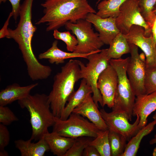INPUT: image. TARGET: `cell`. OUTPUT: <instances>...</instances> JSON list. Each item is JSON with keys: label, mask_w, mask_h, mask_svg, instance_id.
Wrapping results in <instances>:
<instances>
[{"label": "cell", "mask_w": 156, "mask_h": 156, "mask_svg": "<svg viewBox=\"0 0 156 156\" xmlns=\"http://www.w3.org/2000/svg\"><path fill=\"white\" fill-rule=\"evenodd\" d=\"M34 0H24L21 5L19 21L14 29L8 28L6 37L13 39L18 44L27 67L29 76L33 81L44 79L51 71L49 66L42 64L35 56L31 41L37 29L32 21V9Z\"/></svg>", "instance_id": "1"}, {"label": "cell", "mask_w": 156, "mask_h": 156, "mask_svg": "<svg viewBox=\"0 0 156 156\" xmlns=\"http://www.w3.org/2000/svg\"><path fill=\"white\" fill-rule=\"evenodd\" d=\"M41 5L44 15L36 24L47 23V31L57 29L68 22L85 19L88 14L96 13L88 0H46Z\"/></svg>", "instance_id": "2"}, {"label": "cell", "mask_w": 156, "mask_h": 156, "mask_svg": "<svg viewBox=\"0 0 156 156\" xmlns=\"http://www.w3.org/2000/svg\"><path fill=\"white\" fill-rule=\"evenodd\" d=\"M79 61L70 60L54 76L52 89L48 95L51 111L60 118L70 96L75 91L76 83L81 79Z\"/></svg>", "instance_id": "3"}, {"label": "cell", "mask_w": 156, "mask_h": 156, "mask_svg": "<svg viewBox=\"0 0 156 156\" xmlns=\"http://www.w3.org/2000/svg\"><path fill=\"white\" fill-rule=\"evenodd\" d=\"M21 107L26 109L29 114L32 130L30 138L38 140L49 132L48 128L53 126L55 116L50 108L48 96L44 94L29 95L18 101Z\"/></svg>", "instance_id": "4"}, {"label": "cell", "mask_w": 156, "mask_h": 156, "mask_svg": "<svg viewBox=\"0 0 156 156\" xmlns=\"http://www.w3.org/2000/svg\"><path fill=\"white\" fill-rule=\"evenodd\" d=\"M129 57L125 59H111L109 64L115 69L118 76V84L112 110L125 113L129 121L132 120L135 95L127 76V68Z\"/></svg>", "instance_id": "5"}, {"label": "cell", "mask_w": 156, "mask_h": 156, "mask_svg": "<svg viewBox=\"0 0 156 156\" xmlns=\"http://www.w3.org/2000/svg\"><path fill=\"white\" fill-rule=\"evenodd\" d=\"M87 59L88 62L86 65L79 61L81 79H85L91 86L93 94L92 97L96 105L99 107V103L103 107L102 96L97 84L100 75L109 64L110 59L107 56V49L90 54Z\"/></svg>", "instance_id": "6"}, {"label": "cell", "mask_w": 156, "mask_h": 156, "mask_svg": "<svg viewBox=\"0 0 156 156\" xmlns=\"http://www.w3.org/2000/svg\"><path fill=\"white\" fill-rule=\"evenodd\" d=\"M53 132L62 136L76 138L81 137L96 138L100 130L81 115L72 112L66 119L55 117Z\"/></svg>", "instance_id": "7"}, {"label": "cell", "mask_w": 156, "mask_h": 156, "mask_svg": "<svg viewBox=\"0 0 156 156\" xmlns=\"http://www.w3.org/2000/svg\"><path fill=\"white\" fill-rule=\"evenodd\" d=\"M92 24L85 19H81L76 23H67L65 26L77 37L78 44L74 53L87 54L100 49L104 44L101 40L98 33L94 31Z\"/></svg>", "instance_id": "8"}, {"label": "cell", "mask_w": 156, "mask_h": 156, "mask_svg": "<svg viewBox=\"0 0 156 156\" xmlns=\"http://www.w3.org/2000/svg\"><path fill=\"white\" fill-rule=\"evenodd\" d=\"M120 13L116 18L117 26L123 35L127 34L133 25L142 27L145 35L152 34L151 29L147 23L140 13L138 0H127L121 6Z\"/></svg>", "instance_id": "9"}, {"label": "cell", "mask_w": 156, "mask_h": 156, "mask_svg": "<svg viewBox=\"0 0 156 156\" xmlns=\"http://www.w3.org/2000/svg\"><path fill=\"white\" fill-rule=\"evenodd\" d=\"M131 56L129 57L127 73L136 96L145 94L144 87L146 65L145 57L139 54L138 47L129 43Z\"/></svg>", "instance_id": "10"}, {"label": "cell", "mask_w": 156, "mask_h": 156, "mask_svg": "<svg viewBox=\"0 0 156 156\" xmlns=\"http://www.w3.org/2000/svg\"><path fill=\"white\" fill-rule=\"evenodd\" d=\"M101 115L107 125L108 129L120 133L129 140L140 129L138 127L140 117L137 118L133 124L129 122L127 115L124 112L116 110L107 112L103 109H100Z\"/></svg>", "instance_id": "11"}, {"label": "cell", "mask_w": 156, "mask_h": 156, "mask_svg": "<svg viewBox=\"0 0 156 156\" xmlns=\"http://www.w3.org/2000/svg\"><path fill=\"white\" fill-rule=\"evenodd\" d=\"M124 35L129 43L136 45L142 51L146 58V67L156 68V44L152 35L146 36L143 27L133 25L128 33Z\"/></svg>", "instance_id": "12"}, {"label": "cell", "mask_w": 156, "mask_h": 156, "mask_svg": "<svg viewBox=\"0 0 156 156\" xmlns=\"http://www.w3.org/2000/svg\"><path fill=\"white\" fill-rule=\"evenodd\" d=\"M118 84V76L115 69L110 64L100 75L97 86L102 96L103 106L112 108Z\"/></svg>", "instance_id": "13"}, {"label": "cell", "mask_w": 156, "mask_h": 156, "mask_svg": "<svg viewBox=\"0 0 156 156\" xmlns=\"http://www.w3.org/2000/svg\"><path fill=\"white\" fill-rule=\"evenodd\" d=\"M86 19L93 25L99 32L101 40L105 44L109 45L120 32L116 22V18H102L94 13H90Z\"/></svg>", "instance_id": "14"}, {"label": "cell", "mask_w": 156, "mask_h": 156, "mask_svg": "<svg viewBox=\"0 0 156 156\" xmlns=\"http://www.w3.org/2000/svg\"><path fill=\"white\" fill-rule=\"evenodd\" d=\"M136 97L133 109V116L138 115L140 116L138 127L140 129L146 125L148 116L156 110V91Z\"/></svg>", "instance_id": "15"}, {"label": "cell", "mask_w": 156, "mask_h": 156, "mask_svg": "<svg viewBox=\"0 0 156 156\" xmlns=\"http://www.w3.org/2000/svg\"><path fill=\"white\" fill-rule=\"evenodd\" d=\"M98 107L90 94L81 104L73 110L72 112L87 118L99 130L108 129V127L98 109Z\"/></svg>", "instance_id": "16"}, {"label": "cell", "mask_w": 156, "mask_h": 156, "mask_svg": "<svg viewBox=\"0 0 156 156\" xmlns=\"http://www.w3.org/2000/svg\"><path fill=\"white\" fill-rule=\"evenodd\" d=\"M38 84L36 83L21 86L18 83H14L8 86L0 92V106H6L25 98L30 94L31 91Z\"/></svg>", "instance_id": "17"}, {"label": "cell", "mask_w": 156, "mask_h": 156, "mask_svg": "<svg viewBox=\"0 0 156 156\" xmlns=\"http://www.w3.org/2000/svg\"><path fill=\"white\" fill-rule=\"evenodd\" d=\"M58 41H53L51 47L45 52L39 54L38 57L40 59H47L51 64H62L66 59L76 57H81L87 59L89 55L91 54L99 52L101 50L99 49L87 54H81L74 52H67L64 51L57 46Z\"/></svg>", "instance_id": "18"}, {"label": "cell", "mask_w": 156, "mask_h": 156, "mask_svg": "<svg viewBox=\"0 0 156 156\" xmlns=\"http://www.w3.org/2000/svg\"><path fill=\"white\" fill-rule=\"evenodd\" d=\"M91 93L92 90L91 86L85 79H82L78 89L70 96L60 118L62 120L68 118L73 110Z\"/></svg>", "instance_id": "19"}, {"label": "cell", "mask_w": 156, "mask_h": 156, "mask_svg": "<svg viewBox=\"0 0 156 156\" xmlns=\"http://www.w3.org/2000/svg\"><path fill=\"white\" fill-rule=\"evenodd\" d=\"M50 150L57 156L64 155L73 144L75 138L64 137L52 131L49 132L43 137Z\"/></svg>", "instance_id": "20"}, {"label": "cell", "mask_w": 156, "mask_h": 156, "mask_svg": "<svg viewBox=\"0 0 156 156\" xmlns=\"http://www.w3.org/2000/svg\"><path fill=\"white\" fill-rule=\"evenodd\" d=\"M32 140L30 138L27 140L20 139L14 141L15 146L21 156H43L50 150L43 137L36 143L32 142Z\"/></svg>", "instance_id": "21"}, {"label": "cell", "mask_w": 156, "mask_h": 156, "mask_svg": "<svg viewBox=\"0 0 156 156\" xmlns=\"http://www.w3.org/2000/svg\"><path fill=\"white\" fill-rule=\"evenodd\" d=\"M156 125V120H154L140 129L129 140L122 156H136L142 139L153 130Z\"/></svg>", "instance_id": "22"}, {"label": "cell", "mask_w": 156, "mask_h": 156, "mask_svg": "<svg viewBox=\"0 0 156 156\" xmlns=\"http://www.w3.org/2000/svg\"><path fill=\"white\" fill-rule=\"evenodd\" d=\"M107 49V56L110 59H119L126 54L130 53L129 43L124 35L119 33L112 40Z\"/></svg>", "instance_id": "23"}, {"label": "cell", "mask_w": 156, "mask_h": 156, "mask_svg": "<svg viewBox=\"0 0 156 156\" xmlns=\"http://www.w3.org/2000/svg\"><path fill=\"white\" fill-rule=\"evenodd\" d=\"M127 0H106L100 2L97 5L96 14L102 18H116L120 13V8Z\"/></svg>", "instance_id": "24"}, {"label": "cell", "mask_w": 156, "mask_h": 156, "mask_svg": "<svg viewBox=\"0 0 156 156\" xmlns=\"http://www.w3.org/2000/svg\"><path fill=\"white\" fill-rule=\"evenodd\" d=\"M108 136L111 156H122L127 144V138L122 135L110 129Z\"/></svg>", "instance_id": "25"}, {"label": "cell", "mask_w": 156, "mask_h": 156, "mask_svg": "<svg viewBox=\"0 0 156 156\" xmlns=\"http://www.w3.org/2000/svg\"><path fill=\"white\" fill-rule=\"evenodd\" d=\"M109 133V129L100 130L97 136L90 143V145L93 146L97 149L100 156H111Z\"/></svg>", "instance_id": "26"}, {"label": "cell", "mask_w": 156, "mask_h": 156, "mask_svg": "<svg viewBox=\"0 0 156 156\" xmlns=\"http://www.w3.org/2000/svg\"><path fill=\"white\" fill-rule=\"evenodd\" d=\"M156 0H139V6L141 15L152 29L156 14L153 11Z\"/></svg>", "instance_id": "27"}, {"label": "cell", "mask_w": 156, "mask_h": 156, "mask_svg": "<svg viewBox=\"0 0 156 156\" xmlns=\"http://www.w3.org/2000/svg\"><path fill=\"white\" fill-rule=\"evenodd\" d=\"M90 138L81 137L75 138L73 144L64 156H82L84 149L92 140Z\"/></svg>", "instance_id": "28"}, {"label": "cell", "mask_w": 156, "mask_h": 156, "mask_svg": "<svg viewBox=\"0 0 156 156\" xmlns=\"http://www.w3.org/2000/svg\"><path fill=\"white\" fill-rule=\"evenodd\" d=\"M55 38L61 40L66 44L68 51L73 52L78 44V41L75 36L69 31L61 32L57 29L53 30V34Z\"/></svg>", "instance_id": "29"}, {"label": "cell", "mask_w": 156, "mask_h": 156, "mask_svg": "<svg viewBox=\"0 0 156 156\" xmlns=\"http://www.w3.org/2000/svg\"><path fill=\"white\" fill-rule=\"evenodd\" d=\"M144 87L146 94L156 91V68L146 67Z\"/></svg>", "instance_id": "30"}, {"label": "cell", "mask_w": 156, "mask_h": 156, "mask_svg": "<svg viewBox=\"0 0 156 156\" xmlns=\"http://www.w3.org/2000/svg\"><path fill=\"white\" fill-rule=\"evenodd\" d=\"M18 120L12 111L6 106H0V122L5 125Z\"/></svg>", "instance_id": "31"}, {"label": "cell", "mask_w": 156, "mask_h": 156, "mask_svg": "<svg viewBox=\"0 0 156 156\" xmlns=\"http://www.w3.org/2000/svg\"><path fill=\"white\" fill-rule=\"evenodd\" d=\"M10 140L9 131L6 126L0 123V150L5 149Z\"/></svg>", "instance_id": "32"}, {"label": "cell", "mask_w": 156, "mask_h": 156, "mask_svg": "<svg viewBox=\"0 0 156 156\" xmlns=\"http://www.w3.org/2000/svg\"><path fill=\"white\" fill-rule=\"evenodd\" d=\"M7 0L9 1L11 4L12 8V12L14 19L16 21L19 16L21 5V0H0V3H5Z\"/></svg>", "instance_id": "33"}, {"label": "cell", "mask_w": 156, "mask_h": 156, "mask_svg": "<svg viewBox=\"0 0 156 156\" xmlns=\"http://www.w3.org/2000/svg\"><path fill=\"white\" fill-rule=\"evenodd\" d=\"M82 156H100V155L98 150L94 146L89 144L84 149Z\"/></svg>", "instance_id": "34"}, {"label": "cell", "mask_w": 156, "mask_h": 156, "mask_svg": "<svg viewBox=\"0 0 156 156\" xmlns=\"http://www.w3.org/2000/svg\"><path fill=\"white\" fill-rule=\"evenodd\" d=\"M13 16L12 12H10L3 26L0 31V38H2L6 37L8 34V26L9 25L10 19Z\"/></svg>", "instance_id": "35"}, {"label": "cell", "mask_w": 156, "mask_h": 156, "mask_svg": "<svg viewBox=\"0 0 156 156\" xmlns=\"http://www.w3.org/2000/svg\"><path fill=\"white\" fill-rule=\"evenodd\" d=\"M151 31L154 42L156 44V15L152 26Z\"/></svg>", "instance_id": "36"}, {"label": "cell", "mask_w": 156, "mask_h": 156, "mask_svg": "<svg viewBox=\"0 0 156 156\" xmlns=\"http://www.w3.org/2000/svg\"><path fill=\"white\" fill-rule=\"evenodd\" d=\"M8 153L5 150V149L0 150V156H8Z\"/></svg>", "instance_id": "37"}, {"label": "cell", "mask_w": 156, "mask_h": 156, "mask_svg": "<svg viewBox=\"0 0 156 156\" xmlns=\"http://www.w3.org/2000/svg\"><path fill=\"white\" fill-rule=\"evenodd\" d=\"M150 144H156V134L154 136V137L149 141Z\"/></svg>", "instance_id": "38"}, {"label": "cell", "mask_w": 156, "mask_h": 156, "mask_svg": "<svg viewBox=\"0 0 156 156\" xmlns=\"http://www.w3.org/2000/svg\"><path fill=\"white\" fill-rule=\"evenodd\" d=\"M152 155L153 156H156V147H155L153 150Z\"/></svg>", "instance_id": "39"}, {"label": "cell", "mask_w": 156, "mask_h": 156, "mask_svg": "<svg viewBox=\"0 0 156 156\" xmlns=\"http://www.w3.org/2000/svg\"><path fill=\"white\" fill-rule=\"evenodd\" d=\"M153 118L154 120H156V112H155V114L153 116Z\"/></svg>", "instance_id": "40"}, {"label": "cell", "mask_w": 156, "mask_h": 156, "mask_svg": "<svg viewBox=\"0 0 156 156\" xmlns=\"http://www.w3.org/2000/svg\"><path fill=\"white\" fill-rule=\"evenodd\" d=\"M153 12H154L156 14V4L155 6Z\"/></svg>", "instance_id": "41"}, {"label": "cell", "mask_w": 156, "mask_h": 156, "mask_svg": "<svg viewBox=\"0 0 156 156\" xmlns=\"http://www.w3.org/2000/svg\"><path fill=\"white\" fill-rule=\"evenodd\" d=\"M103 0H97V2H96V4H98L100 2Z\"/></svg>", "instance_id": "42"}, {"label": "cell", "mask_w": 156, "mask_h": 156, "mask_svg": "<svg viewBox=\"0 0 156 156\" xmlns=\"http://www.w3.org/2000/svg\"></svg>", "instance_id": "43"}]
</instances>
